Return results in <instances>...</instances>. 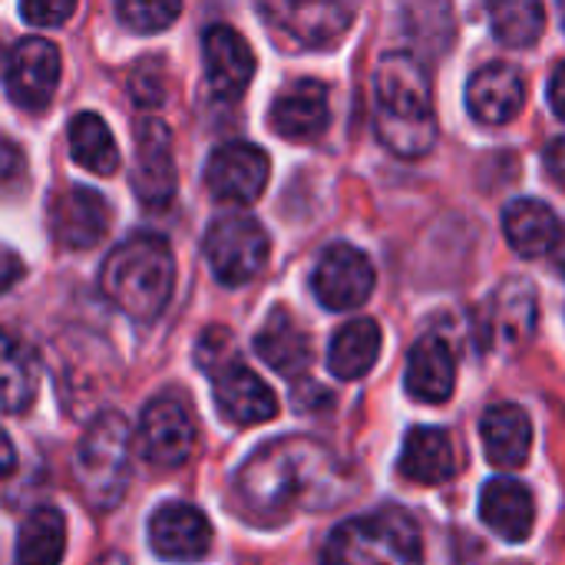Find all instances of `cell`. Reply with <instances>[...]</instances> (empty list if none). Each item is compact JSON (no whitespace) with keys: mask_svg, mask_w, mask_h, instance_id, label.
<instances>
[{"mask_svg":"<svg viewBox=\"0 0 565 565\" xmlns=\"http://www.w3.org/2000/svg\"><path fill=\"white\" fill-rule=\"evenodd\" d=\"M487 13L500 43L526 50L543 36L546 10L543 0H487Z\"/></svg>","mask_w":565,"mask_h":565,"instance_id":"30","label":"cell"},{"mask_svg":"<svg viewBox=\"0 0 565 565\" xmlns=\"http://www.w3.org/2000/svg\"><path fill=\"white\" fill-rule=\"evenodd\" d=\"M546 162H550V175H553V182L559 185V182H563V139H553V142H550Z\"/></svg>","mask_w":565,"mask_h":565,"instance_id":"40","label":"cell"},{"mask_svg":"<svg viewBox=\"0 0 565 565\" xmlns=\"http://www.w3.org/2000/svg\"><path fill=\"white\" fill-rule=\"evenodd\" d=\"M404 30L427 53H444L454 40L450 0H401Z\"/></svg>","mask_w":565,"mask_h":565,"instance_id":"31","label":"cell"},{"mask_svg":"<svg viewBox=\"0 0 565 565\" xmlns=\"http://www.w3.org/2000/svg\"><path fill=\"white\" fill-rule=\"evenodd\" d=\"M503 565H526V563H503Z\"/></svg>","mask_w":565,"mask_h":565,"instance_id":"42","label":"cell"},{"mask_svg":"<svg viewBox=\"0 0 565 565\" xmlns=\"http://www.w3.org/2000/svg\"><path fill=\"white\" fill-rule=\"evenodd\" d=\"M73 477L93 510L106 513L122 503L132 477V430L122 414L106 411L86 427L76 447Z\"/></svg>","mask_w":565,"mask_h":565,"instance_id":"4","label":"cell"},{"mask_svg":"<svg viewBox=\"0 0 565 565\" xmlns=\"http://www.w3.org/2000/svg\"><path fill=\"white\" fill-rule=\"evenodd\" d=\"M66 139H70L73 159L83 169H89L96 175H113L119 169V146L113 139L109 126L103 122V116H96V113H76L70 119Z\"/></svg>","mask_w":565,"mask_h":565,"instance_id":"29","label":"cell"},{"mask_svg":"<svg viewBox=\"0 0 565 565\" xmlns=\"http://www.w3.org/2000/svg\"><path fill=\"white\" fill-rule=\"evenodd\" d=\"M503 232L516 255L523 258H543L559 245V218L546 202L536 199H516L503 212Z\"/></svg>","mask_w":565,"mask_h":565,"instance_id":"24","label":"cell"},{"mask_svg":"<svg viewBox=\"0 0 565 565\" xmlns=\"http://www.w3.org/2000/svg\"><path fill=\"white\" fill-rule=\"evenodd\" d=\"M401 473L411 483L420 487H440L457 477V454L454 440L440 427H417L411 430L404 454H401Z\"/></svg>","mask_w":565,"mask_h":565,"instance_id":"25","label":"cell"},{"mask_svg":"<svg viewBox=\"0 0 565 565\" xmlns=\"http://www.w3.org/2000/svg\"><path fill=\"white\" fill-rule=\"evenodd\" d=\"M533 328H536V291H533V285L523 278L507 281L490 301L487 341H493L497 348L516 351L520 344L530 341Z\"/></svg>","mask_w":565,"mask_h":565,"instance_id":"21","label":"cell"},{"mask_svg":"<svg viewBox=\"0 0 565 565\" xmlns=\"http://www.w3.org/2000/svg\"><path fill=\"white\" fill-rule=\"evenodd\" d=\"M361 0H258L268 33L288 50H328L341 43Z\"/></svg>","mask_w":565,"mask_h":565,"instance_id":"6","label":"cell"},{"mask_svg":"<svg viewBox=\"0 0 565 565\" xmlns=\"http://www.w3.org/2000/svg\"><path fill=\"white\" fill-rule=\"evenodd\" d=\"M129 93L136 106H159L166 99V66L162 60H142L136 63L129 76Z\"/></svg>","mask_w":565,"mask_h":565,"instance_id":"34","label":"cell"},{"mask_svg":"<svg viewBox=\"0 0 565 565\" xmlns=\"http://www.w3.org/2000/svg\"><path fill=\"white\" fill-rule=\"evenodd\" d=\"M268 252H271L268 232L262 228L258 218L245 212H228L215 218L205 232V258L215 278L228 288L258 278L262 268L268 265Z\"/></svg>","mask_w":565,"mask_h":565,"instance_id":"7","label":"cell"},{"mask_svg":"<svg viewBox=\"0 0 565 565\" xmlns=\"http://www.w3.org/2000/svg\"><path fill=\"white\" fill-rule=\"evenodd\" d=\"M563 83H565V66L563 63H556V66H553V76H550V106H553V113H556L559 119L565 116Z\"/></svg>","mask_w":565,"mask_h":565,"instance_id":"38","label":"cell"},{"mask_svg":"<svg viewBox=\"0 0 565 565\" xmlns=\"http://www.w3.org/2000/svg\"><path fill=\"white\" fill-rule=\"evenodd\" d=\"M457 387V361L444 338L427 334L407 358V394L420 404H444Z\"/></svg>","mask_w":565,"mask_h":565,"instance_id":"19","label":"cell"},{"mask_svg":"<svg viewBox=\"0 0 565 565\" xmlns=\"http://www.w3.org/2000/svg\"><path fill=\"white\" fill-rule=\"evenodd\" d=\"M324 565H424V540L411 513L381 510L344 520L328 536Z\"/></svg>","mask_w":565,"mask_h":565,"instance_id":"5","label":"cell"},{"mask_svg":"<svg viewBox=\"0 0 565 565\" xmlns=\"http://www.w3.org/2000/svg\"><path fill=\"white\" fill-rule=\"evenodd\" d=\"M23 175H26V166H23L20 149H17V146H10V142H0V192H7V189L20 185V182H23Z\"/></svg>","mask_w":565,"mask_h":565,"instance_id":"36","label":"cell"},{"mask_svg":"<svg viewBox=\"0 0 565 565\" xmlns=\"http://www.w3.org/2000/svg\"><path fill=\"white\" fill-rule=\"evenodd\" d=\"M328 86L321 79H295L288 83L275 103H271V129L288 142H311L318 139L331 122V103Z\"/></svg>","mask_w":565,"mask_h":565,"instance_id":"15","label":"cell"},{"mask_svg":"<svg viewBox=\"0 0 565 565\" xmlns=\"http://www.w3.org/2000/svg\"><path fill=\"white\" fill-rule=\"evenodd\" d=\"M526 83L510 63H487L467 83V109L483 126H507L523 113Z\"/></svg>","mask_w":565,"mask_h":565,"instance_id":"16","label":"cell"},{"mask_svg":"<svg viewBox=\"0 0 565 565\" xmlns=\"http://www.w3.org/2000/svg\"><path fill=\"white\" fill-rule=\"evenodd\" d=\"M23 271H26V268H23L20 255L0 245V295H7V291L23 278Z\"/></svg>","mask_w":565,"mask_h":565,"instance_id":"37","label":"cell"},{"mask_svg":"<svg viewBox=\"0 0 565 565\" xmlns=\"http://www.w3.org/2000/svg\"><path fill=\"white\" fill-rule=\"evenodd\" d=\"M132 447L152 467H182L195 450V424L179 401L159 397L142 411Z\"/></svg>","mask_w":565,"mask_h":565,"instance_id":"8","label":"cell"},{"mask_svg":"<svg viewBox=\"0 0 565 565\" xmlns=\"http://www.w3.org/2000/svg\"><path fill=\"white\" fill-rule=\"evenodd\" d=\"M483 450L493 467L500 470H516L530 460L533 450V420L523 407L500 404L490 407L483 417Z\"/></svg>","mask_w":565,"mask_h":565,"instance_id":"23","label":"cell"},{"mask_svg":"<svg viewBox=\"0 0 565 565\" xmlns=\"http://www.w3.org/2000/svg\"><path fill=\"white\" fill-rule=\"evenodd\" d=\"M116 13L136 33H162L179 20L182 0H116Z\"/></svg>","mask_w":565,"mask_h":565,"instance_id":"32","label":"cell"},{"mask_svg":"<svg viewBox=\"0 0 565 565\" xmlns=\"http://www.w3.org/2000/svg\"><path fill=\"white\" fill-rule=\"evenodd\" d=\"M374 99H377V136L381 142L404 156L420 159L437 142V116H434V89L427 66L414 50H391L381 56L374 73Z\"/></svg>","mask_w":565,"mask_h":565,"instance_id":"2","label":"cell"},{"mask_svg":"<svg viewBox=\"0 0 565 565\" xmlns=\"http://www.w3.org/2000/svg\"><path fill=\"white\" fill-rule=\"evenodd\" d=\"M271 175V162L265 149L252 142H225L209 156L205 166V185L212 199L228 205H252Z\"/></svg>","mask_w":565,"mask_h":565,"instance_id":"9","label":"cell"},{"mask_svg":"<svg viewBox=\"0 0 565 565\" xmlns=\"http://www.w3.org/2000/svg\"><path fill=\"white\" fill-rule=\"evenodd\" d=\"M202 63H205L209 89L222 103H235L255 76V53H252L248 40L225 23H215L205 30Z\"/></svg>","mask_w":565,"mask_h":565,"instance_id":"14","label":"cell"},{"mask_svg":"<svg viewBox=\"0 0 565 565\" xmlns=\"http://www.w3.org/2000/svg\"><path fill=\"white\" fill-rule=\"evenodd\" d=\"M149 543L169 563H199L212 550V526L195 507L169 503L149 520Z\"/></svg>","mask_w":565,"mask_h":565,"instance_id":"17","label":"cell"},{"mask_svg":"<svg viewBox=\"0 0 565 565\" xmlns=\"http://www.w3.org/2000/svg\"><path fill=\"white\" fill-rule=\"evenodd\" d=\"M172 285H175L172 248L162 235L152 232H139L122 245H116L99 271L103 295L122 315L142 324L156 321L166 311L172 298Z\"/></svg>","mask_w":565,"mask_h":565,"instance_id":"3","label":"cell"},{"mask_svg":"<svg viewBox=\"0 0 565 565\" xmlns=\"http://www.w3.org/2000/svg\"><path fill=\"white\" fill-rule=\"evenodd\" d=\"M483 523L507 543H526L536 526L533 493L516 480H490L480 497Z\"/></svg>","mask_w":565,"mask_h":565,"instance_id":"20","label":"cell"},{"mask_svg":"<svg viewBox=\"0 0 565 565\" xmlns=\"http://www.w3.org/2000/svg\"><path fill=\"white\" fill-rule=\"evenodd\" d=\"M50 235L60 248L86 252L99 245L109 232V202L86 185H66L50 199Z\"/></svg>","mask_w":565,"mask_h":565,"instance_id":"10","label":"cell"},{"mask_svg":"<svg viewBox=\"0 0 565 565\" xmlns=\"http://www.w3.org/2000/svg\"><path fill=\"white\" fill-rule=\"evenodd\" d=\"M255 351L271 371H278L281 377H291V381L311 367V338L285 308L268 315L265 328L255 338Z\"/></svg>","mask_w":565,"mask_h":565,"instance_id":"22","label":"cell"},{"mask_svg":"<svg viewBox=\"0 0 565 565\" xmlns=\"http://www.w3.org/2000/svg\"><path fill=\"white\" fill-rule=\"evenodd\" d=\"M7 93L23 109H43L60 83V50L43 36H23L7 53Z\"/></svg>","mask_w":565,"mask_h":565,"instance_id":"12","label":"cell"},{"mask_svg":"<svg viewBox=\"0 0 565 565\" xmlns=\"http://www.w3.org/2000/svg\"><path fill=\"white\" fill-rule=\"evenodd\" d=\"M66 553V520L53 507L26 513L17 533V565H60Z\"/></svg>","mask_w":565,"mask_h":565,"instance_id":"27","label":"cell"},{"mask_svg":"<svg viewBox=\"0 0 565 565\" xmlns=\"http://www.w3.org/2000/svg\"><path fill=\"white\" fill-rule=\"evenodd\" d=\"M175 159H172V136L166 122L146 119L136 129V162H132V192L136 199L162 212L175 199Z\"/></svg>","mask_w":565,"mask_h":565,"instance_id":"13","label":"cell"},{"mask_svg":"<svg viewBox=\"0 0 565 565\" xmlns=\"http://www.w3.org/2000/svg\"><path fill=\"white\" fill-rule=\"evenodd\" d=\"M195 361H199V367H202L209 377H215V374H222L225 367L238 364V344H235V338H232L225 328H209V331L199 338V344H195Z\"/></svg>","mask_w":565,"mask_h":565,"instance_id":"33","label":"cell"},{"mask_svg":"<svg viewBox=\"0 0 565 565\" xmlns=\"http://www.w3.org/2000/svg\"><path fill=\"white\" fill-rule=\"evenodd\" d=\"M93 565H129V559L122 556V553H109V556H103V559H96Z\"/></svg>","mask_w":565,"mask_h":565,"instance_id":"41","label":"cell"},{"mask_svg":"<svg viewBox=\"0 0 565 565\" xmlns=\"http://www.w3.org/2000/svg\"><path fill=\"white\" fill-rule=\"evenodd\" d=\"M238 500L255 516H281L291 510H324L348 497L338 457L311 437H285L262 444L235 477Z\"/></svg>","mask_w":565,"mask_h":565,"instance_id":"1","label":"cell"},{"mask_svg":"<svg viewBox=\"0 0 565 565\" xmlns=\"http://www.w3.org/2000/svg\"><path fill=\"white\" fill-rule=\"evenodd\" d=\"M381 328L371 318H354L344 328H338V334L331 338L328 348V371L338 381H361L381 354Z\"/></svg>","mask_w":565,"mask_h":565,"instance_id":"26","label":"cell"},{"mask_svg":"<svg viewBox=\"0 0 565 565\" xmlns=\"http://www.w3.org/2000/svg\"><path fill=\"white\" fill-rule=\"evenodd\" d=\"M311 288L328 311H354L374 295V265L354 245H331L315 268Z\"/></svg>","mask_w":565,"mask_h":565,"instance_id":"11","label":"cell"},{"mask_svg":"<svg viewBox=\"0 0 565 565\" xmlns=\"http://www.w3.org/2000/svg\"><path fill=\"white\" fill-rule=\"evenodd\" d=\"M212 384H215V407L228 424L258 427V424H268L278 417L275 391L255 371H248L242 361L225 367L222 374H215Z\"/></svg>","mask_w":565,"mask_h":565,"instance_id":"18","label":"cell"},{"mask_svg":"<svg viewBox=\"0 0 565 565\" xmlns=\"http://www.w3.org/2000/svg\"><path fill=\"white\" fill-rule=\"evenodd\" d=\"M17 470V450L10 444V437L0 430V480H7Z\"/></svg>","mask_w":565,"mask_h":565,"instance_id":"39","label":"cell"},{"mask_svg":"<svg viewBox=\"0 0 565 565\" xmlns=\"http://www.w3.org/2000/svg\"><path fill=\"white\" fill-rule=\"evenodd\" d=\"M73 10H76V0H20L23 20L36 26H60L73 17Z\"/></svg>","mask_w":565,"mask_h":565,"instance_id":"35","label":"cell"},{"mask_svg":"<svg viewBox=\"0 0 565 565\" xmlns=\"http://www.w3.org/2000/svg\"><path fill=\"white\" fill-rule=\"evenodd\" d=\"M36 397V361L23 341L0 331V414H23Z\"/></svg>","mask_w":565,"mask_h":565,"instance_id":"28","label":"cell"}]
</instances>
